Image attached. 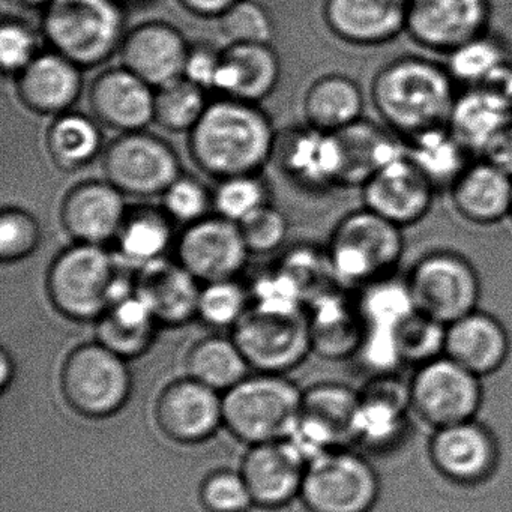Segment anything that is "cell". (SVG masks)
Segmentation results:
<instances>
[{
  "label": "cell",
  "instance_id": "cell-55",
  "mask_svg": "<svg viewBox=\"0 0 512 512\" xmlns=\"http://www.w3.org/2000/svg\"><path fill=\"white\" fill-rule=\"evenodd\" d=\"M119 2H122V4H145V2H148V0H119Z\"/></svg>",
  "mask_w": 512,
  "mask_h": 512
},
{
  "label": "cell",
  "instance_id": "cell-32",
  "mask_svg": "<svg viewBox=\"0 0 512 512\" xmlns=\"http://www.w3.org/2000/svg\"><path fill=\"white\" fill-rule=\"evenodd\" d=\"M511 122L508 104L487 89L473 86L457 94L446 127L472 154L479 155L488 140Z\"/></svg>",
  "mask_w": 512,
  "mask_h": 512
},
{
  "label": "cell",
  "instance_id": "cell-51",
  "mask_svg": "<svg viewBox=\"0 0 512 512\" xmlns=\"http://www.w3.org/2000/svg\"><path fill=\"white\" fill-rule=\"evenodd\" d=\"M481 88L487 89L491 94L508 104L512 109V64L509 61L497 68L487 80L481 83Z\"/></svg>",
  "mask_w": 512,
  "mask_h": 512
},
{
  "label": "cell",
  "instance_id": "cell-38",
  "mask_svg": "<svg viewBox=\"0 0 512 512\" xmlns=\"http://www.w3.org/2000/svg\"><path fill=\"white\" fill-rule=\"evenodd\" d=\"M310 326L313 349L322 355L341 358L346 353L361 349L364 341L361 314L350 310L340 299L320 298L311 314Z\"/></svg>",
  "mask_w": 512,
  "mask_h": 512
},
{
  "label": "cell",
  "instance_id": "cell-4",
  "mask_svg": "<svg viewBox=\"0 0 512 512\" xmlns=\"http://www.w3.org/2000/svg\"><path fill=\"white\" fill-rule=\"evenodd\" d=\"M41 32L50 50L82 70L100 67L119 53L127 19L119 0H53L44 8Z\"/></svg>",
  "mask_w": 512,
  "mask_h": 512
},
{
  "label": "cell",
  "instance_id": "cell-47",
  "mask_svg": "<svg viewBox=\"0 0 512 512\" xmlns=\"http://www.w3.org/2000/svg\"><path fill=\"white\" fill-rule=\"evenodd\" d=\"M40 43L35 29L16 17H5L0 26V67L5 76L16 77L38 55Z\"/></svg>",
  "mask_w": 512,
  "mask_h": 512
},
{
  "label": "cell",
  "instance_id": "cell-24",
  "mask_svg": "<svg viewBox=\"0 0 512 512\" xmlns=\"http://www.w3.org/2000/svg\"><path fill=\"white\" fill-rule=\"evenodd\" d=\"M82 68L55 50L41 52L22 73L17 74L20 103L41 116L70 112L83 91Z\"/></svg>",
  "mask_w": 512,
  "mask_h": 512
},
{
  "label": "cell",
  "instance_id": "cell-42",
  "mask_svg": "<svg viewBox=\"0 0 512 512\" xmlns=\"http://www.w3.org/2000/svg\"><path fill=\"white\" fill-rule=\"evenodd\" d=\"M218 29L229 44H271L274 22L265 7L254 0H238L218 17Z\"/></svg>",
  "mask_w": 512,
  "mask_h": 512
},
{
  "label": "cell",
  "instance_id": "cell-31",
  "mask_svg": "<svg viewBox=\"0 0 512 512\" xmlns=\"http://www.w3.org/2000/svg\"><path fill=\"white\" fill-rule=\"evenodd\" d=\"M364 113V94L358 83L343 74H326L311 83L304 98L307 124L325 133H337Z\"/></svg>",
  "mask_w": 512,
  "mask_h": 512
},
{
  "label": "cell",
  "instance_id": "cell-57",
  "mask_svg": "<svg viewBox=\"0 0 512 512\" xmlns=\"http://www.w3.org/2000/svg\"><path fill=\"white\" fill-rule=\"evenodd\" d=\"M509 218H512V209H511V217H509Z\"/></svg>",
  "mask_w": 512,
  "mask_h": 512
},
{
  "label": "cell",
  "instance_id": "cell-36",
  "mask_svg": "<svg viewBox=\"0 0 512 512\" xmlns=\"http://www.w3.org/2000/svg\"><path fill=\"white\" fill-rule=\"evenodd\" d=\"M406 155L437 190L451 188L472 161V152L446 127L409 137Z\"/></svg>",
  "mask_w": 512,
  "mask_h": 512
},
{
  "label": "cell",
  "instance_id": "cell-20",
  "mask_svg": "<svg viewBox=\"0 0 512 512\" xmlns=\"http://www.w3.org/2000/svg\"><path fill=\"white\" fill-rule=\"evenodd\" d=\"M361 190L365 208L403 229L430 212L436 193L433 184L406 154L386 164Z\"/></svg>",
  "mask_w": 512,
  "mask_h": 512
},
{
  "label": "cell",
  "instance_id": "cell-23",
  "mask_svg": "<svg viewBox=\"0 0 512 512\" xmlns=\"http://www.w3.org/2000/svg\"><path fill=\"white\" fill-rule=\"evenodd\" d=\"M403 0H325L323 20L329 31L352 46H382L406 32Z\"/></svg>",
  "mask_w": 512,
  "mask_h": 512
},
{
  "label": "cell",
  "instance_id": "cell-6",
  "mask_svg": "<svg viewBox=\"0 0 512 512\" xmlns=\"http://www.w3.org/2000/svg\"><path fill=\"white\" fill-rule=\"evenodd\" d=\"M403 253V227L365 206L335 224L326 250L334 278L361 287L394 275Z\"/></svg>",
  "mask_w": 512,
  "mask_h": 512
},
{
  "label": "cell",
  "instance_id": "cell-15",
  "mask_svg": "<svg viewBox=\"0 0 512 512\" xmlns=\"http://www.w3.org/2000/svg\"><path fill=\"white\" fill-rule=\"evenodd\" d=\"M248 256L241 227L221 215L185 227L178 242L179 262L203 284L235 280Z\"/></svg>",
  "mask_w": 512,
  "mask_h": 512
},
{
  "label": "cell",
  "instance_id": "cell-53",
  "mask_svg": "<svg viewBox=\"0 0 512 512\" xmlns=\"http://www.w3.org/2000/svg\"><path fill=\"white\" fill-rule=\"evenodd\" d=\"M16 374V364H14L13 356L7 352V349H2L0 353V389L2 392H7Z\"/></svg>",
  "mask_w": 512,
  "mask_h": 512
},
{
  "label": "cell",
  "instance_id": "cell-28",
  "mask_svg": "<svg viewBox=\"0 0 512 512\" xmlns=\"http://www.w3.org/2000/svg\"><path fill=\"white\" fill-rule=\"evenodd\" d=\"M280 79V56L271 44H229L221 55L212 91L259 104L277 89Z\"/></svg>",
  "mask_w": 512,
  "mask_h": 512
},
{
  "label": "cell",
  "instance_id": "cell-7",
  "mask_svg": "<svg viewBox=\"0 0 512 512\" xmlns=\"http://www.w3.org/2000/svg\"><path fill=\"white\" fill-rule=\"evenodd\" d=\"M61 392L68 406L89 419H103L124 409L133 377L128 361L103 344H80L61 368Z\"/></svg>",
  "mask_w": 512,
  "mask_h": 512
},
{
  "label": "cell",
  "instance_id": "cell-1",
  "mask_svg": "<svg viewBox=\"0 0 512 512\" xmlns=\"http://www.w3.org/2000/svg\"><path fill=\"white\" fill-rule=\"evenodd\" d=\"M278 134L259 104L236 98L209 103L199 124L188 133L194 164L211 178L260 175L274 158Z\"/></svg>",
  "mask_w": 512,
  "mask_h": 512
},
{
  "label": "cell",
  "instance_id": "cell-37",
  "mask_svg": "<svg viewBox=\"0 0 512 512\" xmlns=\"http://www.w3.org/2000/svg\"><path fill=\"white\" fill-rule=\"evenodd\" d=\"M185 367L187 376L224 394L248 376L250 364L232 337L212 335L191 346Z\"/></svg>",
  "mask_w": 512,
  "mask_h": 512
},
{
  "label": "cell",
  "instance_id": "cell-44",
  "mask_svg": "<svg viewBox=\"0 0 512 512\" xmlns=\"http://www.w3.org/2000/svg\"><path fill=\"white\" fill-rule=\"evenodd\" d=\"M248 310L247 295L235 280L203 284L197 317L214 328H233Z\"/></svg>",
  "mask_w": 512,
  "mask_h": 512
},
{
  "label": "cell",
  "instance_id": "cell-10",
  "mask_svg": "<svg viewBox=\"0 0 512 512\" xmlns=\"http://www.w3.org/2000/svg\"><path fill=\"white\" fill-rule=\"evenodd\" d=\"M232 338L250 367L259 373L283 374L313 350L310 319L304 311L251 307L232 328Z\"/></svg>",
  "mask_w": 512,
  "mask_h": 512
},
{
  "label": "cell",
  "instance_id": "cell-27",
  "mask_svg": "<svg viewBox=\"0 0 512 512\" xmlns=\"http://www.w3.org/2000/svg\"><path fill=\"white\" fill-rule=\"evenodd\" d=\"M508 353V332L491 314L475 310L445 326L443 355L479 379L496 373Z\"/></svg>",
  "mask_w": 512,
  "mask_h": 512
},
{
  "label": "cell",
  "instance_id": "cell-29",
  "mask_svg": "<svg viewBox=\"0 0 512 512\" xmlns=\"http://www.w3.org/2000/svg\"><path fill=\"white\" fill-rule=\"evenodd\" d=\"M337 140L340 173L338 188H362L380 169L406 154V143L391 128L361 121L334 133Z\"/></svg>",
  "mask_w": 512,
  "mask_h": 512
},
{
  "label": "cell",
  "instance_id": "cell-33",
  "mask_svg": "<svg viewBox=\"0 0 512 512\" xmlns=\"http://www.w3.org/2000/svg\"><path fill=\"white\" fill-rule=\"evenodd\" d=\"M173 224L163 206L139 205L128 209L116 236V256L131 268L139 269L166 257L173 244Z\"/></svg>",
  "mask_w": 512,
  "mask_h": 512
},
{
  "label": "cell",
  "instance_id": "cell-21",
  "mask_svg": "<svg viewBox=\"0 0 512 512\" xmlns=\"http://www.w3.org/2000/svg\"><path fill=\"white\" fill-rule=\"evenodd\" d=\"M88 100L97 121L119 133L146 130L155 122V88L124 65L101 71Z\"/></svg>",
  "mask_w": 512,
  "mask_h": 512
},
{
  "label": "cell",
  "instance_id": "cell-30",
  "mask_svg": "<svg viewBox=\"0 0 512 512\" xmlns=\"http://www.w3.org/2000/svg\"><path fill=\"white\" fill-rule=\"evenodd\" d=\"M452 206L464 220L491 226L511 217L512 178L487 161H472L449 188Z\"/></svg>",
  "mask_w": 512,
  "mask_h": 512
},
{
  "label": "cell",
  "instance_id": "cell-17",
  "mask_svg": "<svg viewBox=\"0 0 512 512\" xmlns=\"http://www.w3.org/2000/svg\"><path fill=\"white\" fill-rule=\"evenodd\" d=\"M308 461L292 439L251 445L241 464L254 506L275 509L301 496Z\"/></svg>",
  "mask_w": 512,
  "mask_h": 512
},
{
  "label": "cell",
  "instance_id": "cell-26",
  "mask_svg": "<svg viewBox=\"0 0 512 512\" xmlns=\"http://www.w3.org/2000/svg\"><path fill=\"white\" fill-rule=\"evenodd\" d=\"M275 155L281 170L301 187L338 188L340 157L334 133L316 130L308 124L292 128L278 134Z\"/></svg>",
  "mask_w": 512,
  "mask_h": 512
},
{
  "label": "cell",
  "instance_id": "cell-40",
  "mask_svg": "<svg viewBox=\"0 0 512 512\" xmlns=\"http://www.w3.org/2000/svg\"><path fill=\"white\" fill-rule=\"evenodd\" d=\"M445 68L455 83L467 88L481 85L497 68L508 62L505 43L490 31L449 52Z\"/></svg>",
  "mask_w": 512,
  "mask_h": 512
},
{
  "label": "cell",
  "instance_id": "cell-39",
  "mask_svg": "<svg viewBox=\"0 0 512 512\" xmlns=\"http://www.w3.org/2000/svg\"><path fill=\"white\" fill-rule=\"evenodd\" d=\"M208 106L205 89L185 77L155 89V122L170 133H190Z\"/></svg>",
  "mask_w": 512,
  "mask_h": 512
},
{
  "label": "cell",
  "instance_id": "cell-41",
  "mask_svg": "<svg viewBox=\"0 0 512 512\" xmlns=\"http://www.w3.org/2000/svg\"><path fill=\"white\" fill-rule=\"evenodd\" d=\"M269 187L260 175L235 176L218 181L212 193L217 215L241 224L245 218L271 203Z\"/></svg>",
  "mask_w": 512,
  "mask_h": 512
},
{
  "label": "cell",
  "instance_id": "cell-45",
  "mask_svg": "<svg viewBox=\"0 0 512 512\" xmlns=\"http://www.w3.org/2000/svg\"><path fill=\"white\" fill-rule=\"evenodd\" d=\"M199 500L206 512H248L254 506L244 476L227 469L205 476L200 484Z\"/></svg>",
  "mask_w": 512,
  "mask_h": 512
},
{
  "label": "cell",
  "instance_id": "cell-54",
  "mask_svg": "<svg viewBox=\"0 0 512 512\" xmlns=\"http://www.w3.org/2000/svg\"><path fill=\"white\" fill-rule=\"evenodd\" d=\"M22 4L29 5V7H43L52 4L53 0H20Z\"/></svg>",
  "mask_w": 512,
  "mask_h": 512
},
{
  "label": "cell",
  "instance_id": "cell-25",
  "mask_svg": "<svg viewBox=\"0 0 512 512\" xmlns=\"http://www.w3.org/2000/svg\"><path fill=\"white\" fill-rule=\"evenodd\" d=\"M200 281L169 257L136 271V295L148 305L160 325L181 326L197 317Z\"/></svg>",
  "mask_w": 512,
  "mask_h": 512
},
{
  "label": "cell",
  "instance_id": "cell-19",
  "mask_svg": "<svg viewBox=\"0 0 512 512\" xmlns=\"http://www.w3.org/2000/svg\"><path fill=\"white\" fill-rule=\"evenodd\" d=\"M125 194L107 179L73 185L61 203L62 227L74 242L106 245L115 241L127 217Z\"/></svg>",
  "mask_w": 512,
  "mask_h": 512
},
{
  "label": "cell",
  "instance_id": "cell-43",
  "mask_svg": "<svg viewBox=\"0 0 512 512\" xmlns=\"http://www.w3.org/2000/svg\"><path fill=\"white\" fill-rule=\"evenodd\" d=\"M41 232L37 218L19 206H5L0 214V259L17 263L40 248Z\"/></svg>",
  "mask_w": 512,
  "mask_h": 512
},
{
  "label": "cell",
  "instance_id": "cell-13",
  "mask_svg": "<svg viewBox=\"0 0 512 512\" xmlns=\"http://www.w3.org/2000/svg\"><path fill=\"white\" fill-rule=\"evenodd\" d=\"M359 394L335 383H322L304 391L301 418L290 439L308 458L347 448L358 442Z\"/></svg>",
  "mask_w": 512,
  "mask_h": 512
},
{
  "label": "cell",
  "instance_id": "cell-2",
  "mask_svg": "<svg viewBox=\"0 0 512 512\" xmlns=\"http://www.w3.org/2000/svg\"><path fill=\"white\" fill-rule=\"evenodd\" d=\"M371 98L386 127L409 139L445 127L457 92L445 67L430 59L403 56L377 71Z\"/></svg>",
  "mask_w": 512,
  "mask_h": 512
},
{
  "label": "cell",
  "instance_id": "cell-46",
  "mask_svg": "<svg viewBox=\"0 0 512 512\" xmlns=\"http://www.w3.org/2000/svg\"><path fill=\"white\" fill-rule=\"evenodd\" d=\"M161 197L164 211L175 223L184 224L185 227L208 217L209 211L214 208L212 194L199 179L191 176H179Z\"/></svg>",
  "mask_w": 512,
  "mask_h": 512
},
{
  "label": "cell",
  "instance_id": "cell-3",
  "mask_svg": "<svg viewBox=\"0 0 512 512\" xmlns=\"http://www.w3.org/2000/svg\"><path fill=\"white\" fill-rule=\"evenodd\" d=\"M136 271L104 245L74 242L47 269V298L74 322H97L113 304L134 295Z\"/></svg>",
  "mask_w": 512,
  "mask_h": 512
},
{
  "label": "cell",
  "instance_id": "cell-16",
  "mask_svg": "<svg viewBox=\"0 0 512 512\" xmlns=\"http://www.w3.org/2000/svg\"><path fill=\"white\" fill-rule=\"evenodd\" d=\"M154 415L167 439L181 445L202 443L224 425L223 394L187 376L160 392Z\"/></svg>",
  "mask_w": 512,
  "mask_h": 512
},
{
  "label": "cell",
  "instance_id": "cell-18",
  "mask_svg": "<svg viewBox=\"0 0 512 512\" xmlns=\"http://www.w3.org/2000/svg\"><path fill=\"white\" fill-rule=\"evenodd\" d=\"M428 455L434 469L446 481L478 485L496 470L499 449L491 431L470 419L434 430Z\"/></svg>",
  "mask_w": 512,
  "mask_h": 512
},
{
  "label": "cell",
  "instance_id": "cell-49",
  "mask_svg": "<svg viewBox=\"0 0 512 512\" xmlns=\"http://www.w3.org/2000/svg\"><path fill=\"white\" fill-rule=\"evenodd\" d=\"M221 55L223 50L215 49L211 44H193L190 46L187 62H185V79L205 89L206 92L212 91L218 68H220Z\"/></svg>",
  "mask_w": 512,
  "mask_h": 512
},
{
  "label": "cell",
  "instance_id": "cell-22",
  "mask_svg": "<svg viewBox=\"0 0 512 512\" xmlns=\"http://www.w3.org/2000/svg\"><path fill=\"white\" fill-rule=\"evenodd\" d=\"M190 44L184 34L166 22H146L125 35L119 55L122 65L160 88L184 77Z\"/></svg>",
  "mask_w": 512,
  "mask_h": 512
},
{
  "label": "cell",
  "instance_id": "cell-8",
  "mask_svg": "<svg viewBox=\"0 0 512 512\" xmlns=\"http://www.w3.org/2000/svg\"><path fill=\"white\" fill-rule=\"evenodd\" d=\"M413 307L442 326L478 310L481 281L469 259L437 250L416 260L406 278Z\"/></svg>",
  "mask_w": 512,
  "mask_h": 512
},
{
  "label": "cell",
  "instance_id": "cell-12",
  "mask_svg": "<svg viewBox=\"0 0 512 512\" xmlns=\"http://www.w3.org/2000/svg\"><path fill=\"white\" fill-rule=\"evenodd\" d=\"M479 380L448 356H437L419 365L410 380V409L433 430L475 419L482 401Z\"/></svg>",
  "mask_w": 512,
  "mask_h": 512
},
{
  "label": "cell",
  "instance_id": "cell-52",
  "mask_svg": "<svg viewBox=\"0 0 512 512\" xmlns=\"http://www.w3.org/2000/svg\"><path fill=\"white\" fill-rule=\"evenodd\" d=\"M238 0H179V4L197 17L205 19H218L226 13Z\"/></svg>",
  "mask_w": 512,
  "mask_h": 512
},
{
  "label": "cell",
  "instance_id": "cell-48",
  "mask_svg": "<svg viewBox=\"0 0 512 512\" xmlns=\"http://www.w3.org/2000/svg\"><path fill=\"white\" fill-rule=\"evenodd\" d=\"M239 227L250 254H269L277 251L289 235V221L286 215L271 203L245 218Z\"/></svg>",
  "mask_w": 512,
  "mask_h": 512
},
{
  "label": "cell",
  "instance_id": "cell-35",
  "mask_svg": "<svg viewBox=\"0 0 512 512\" xmlns=\"http://www.w3.org/2000/svg\"><path fill=\"white\" fill-rule=\"evenodd\" d=\"M47 154L64 172L91 166L104 154V136L95 116L70 112L55 116L46 134Z\"/></svg>",
  "mask_w": 512,
  "mask_h": 512
},
{
  "label": "cell",
  "instance_id": "cell-34",
  "mask_svg": "<svg viewBox=\"0 0 512 512\" xmlns=\"http://www.w3.org/2000/svg\"><path fill=\"white\" fill-rule=\"evenodd\" d=\"M158 325L148 305L134 293L113 304L97 320V341L128 361L148 352Z\"/></svg>",
  "mask_w": 512,
  "mask_h": 512
},
{
  "label": "cell",
  "instance_id": "cell-50",
  "mask_svg": "<svg viewBox=\"0 0 512 512\" xmlns=\"http://www.w3.org/2000/svg\"><path fill=\"white\" fill-rule=\"evenodd\" d=\"M479 158L512 178V122L488 140Z\"/></svg>",
  "mask_w": 512,
  "mask_h": 512
},
{
  "label": "cell",
  "instance_id": "cell-56",
  "mask_svg": "<svg viewBox=\"0 0 512 512\" xmlns=\"http://www.w3.org/2000/svg\"><path fill=\"white\" fill-rule=\"evenodd\" d=\"M403 2H406V4H407V2H409V0H403Z\"/></svg>",
  "mask_w": 512,
  "mask_h": 512
},
{
  "label": "cell",
  "instance_id": "cell-11",
  "mask_svg": "<svg viewBox=\"0 0 512 512\" xmlns=\"http://www.w3.org/2000/svg\"><path fill=\"white\" fill-rule=\"evenodd\" d=\"M103 172L125 196L139 199L163 196L184 175L175 148L146 130L121 133L112 140L104 149Z\"/></svg>",
  "mask_w": 512,
  "mask_h": 512
},
{
  "label": "cell",
  "instance_id": "cell-5",
  "mask_svg": "<svg viewBox=\"0 0 512 512\" xmlns=\"http://www.w3.org/2000/svg\"><path fill=\"white\" fill-rule=\"evenodd\" d=\"M224 427L248 445L290 439L301 418L304 391L283 374H248L223 394Z\"/></svg>",
  "mask_w": 512,
  "mask_h": 512
},
{
  "label": "cell",
  "instance_id": "cell-14",
  "mask_svg": "<svg viewBox=\"0 0 512 512\" xmlns=\"http://www.w3.org/2000/svg\"><path fill=\"white\" fill-rule=\"evenodd\" d=\"M493 0H409L406 32L418 46L448 55L490 28Z\"/></svg>",
  "mask_w": 512,
  "mask_h": 512
},
{
  "label": "cell",
  "instance_id": "cell-9",
  "mask_svg": "<svg viewBox=\"0 0 512 512\" xmlns=\"http://www.w3.org/2000/svg\"><path fill=\"white\" fill-rule=\"evenodd\" d=\"M379 493L373 466L362 455L340 448L310 458L299 497L308 512H370Z\"/></svg>",
  "mask_w": 512,
  "mask_h": 512
}]
</instances>
